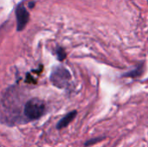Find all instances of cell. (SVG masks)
I'll return each mask as SVG.
<instances>
[{
	"mask_svg": "<svg viewBox=\"0 0 148 147\" xmlns=\"http://www.w3.org/2000/svg\"><path fill=\"white\" fill-rule=\"evenodd\" d=\"M16 29L18 31L23 30L29 22V14L23 5H19L16 10Z\"/></svg>",
	"mask_w": 148,
	"mask_h": 147,
	"instance_id": "3",
	"label": "cell"
},
{
	"mask_svg": "<svg viewBox=\"0 0 148 147\" xmlns=\"http://www.w3.org/2000/svg\"><path fill=\"white\" fill-rule=\"evenodd\" d=\"M76 114H77V112H76V111H72V112L69 113L68 114H66V115H65L58 123H57V126H56L57 129H62V128H65L66 126H68L69 124L71 123V122L74 120V119L75 118Z\"/></svg>",
	"mask_w": 148,
	"mask_h": 147,
	"instance_id": "4",
	"label": "cell"
},
{
	"mask_svg": "<svg viewBox=\"0 0 148 147\" xmlns=\"http://www.w3.org/2000/svg\"><path fill=\"white\" fill-rule=\"evenodd\" d=\"M45 111V104L42 100L33 98L29 100L24 107V114L29 120L39 119Z\"/></svg>",
	"mask_w": 148,
	"mask_h": 147,
	"instance_id": "1",
	"label": "cell"
},
{
	"mask_svg": "<svg viewBox=\"0 0 148 147\" xmlns=\"http://www.w3.org/2000/svg\"><path fill=\"white\" fill-rule=\"evenodd\" d=\"M103 139H104V138H102V137H98V138L91 139H89L88 141H87V142L85 143V146H91V145H93V144H96L97 142L101 141Z\"/></svg>",
	"mask_w": 148,
	"mask_h": 147,
	"instance_id": "7",
	"label": "cell"
},
{
	"mask_svg": "<svg viewBox=\"0 0 148 147\" xmlns=\"http://www.w3.org/2000/svg\"><path fill=\"white\" fill-rule=\"evenodd\" d=\"M147 3H148V0H147Z\"/></svg>",
	"mask_w": 148,
	"mask_h": 147,
	"instance_id": "9",
	"label": "cell"
},
{
	"mask_svg": "<svg viewBox=\"0 0 148 147\" xmlns=\"http://www.w3.org/2000/svg\"><path fill=\"white\" fill-rule=\"evenodd\" d=\"M143 73V64H140L139 66H137L134 69L131 70L130 72H127L126 74H124L122 76L124 77H131V78H135V77H139L142 75Z\"/></svg>",
	"mask_w": 148,
	"mask_h": 147,
	"instance_id": "5",
	"label": "cell"
},
{
	"mask_svg": "<svg viewBox=\"0 0 148 147\" xmlns=\"http://www.w3.org/2000/svg\"><path fill=\"white\" fill-rule=\"evenodd\" d=\"M56 57L59 61H63L66 58V52L62 48H58L56 49Z\"/></svg>",
	"mask_w": 148,
	"mask_h": 147,
	"instance_id": "6",
	"label": "cell"
},
{
	"mask_svg": "<svg viewBox=\"0 0 148 147\" xmlns=\"http://www.w3.org/2000/svg\"><path fill=\"white\" fill-rule=\"evenodd\" d=\"M29 4V8H33V6L35 5V3H34V2H30Z\"/></svg>",
	"mask_w": 148,
	"mask_h": 147,
	"instance_id": "8",
	"label": "cell"
},
{
	"mask_svg": "<svg viewBox=\"0 0 148 147\" xmlns=\"http://www.w3.org/2000/svg\"><path fill=\"white\" fill-rule=\"evenodd\" d=\"M70 80V74L64 67H56L51 75L50 81L54 86L62 88H64Z\"/></svg>",
	"mask_w": 148,
	"mask_h": 147,
	"instance_id": "2",
	"label": "cell"
}]
</instances>
